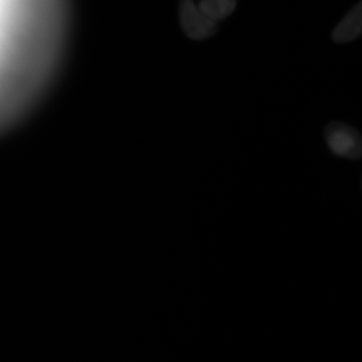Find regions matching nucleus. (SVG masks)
Segmentation results:
<instances>
[{"mask_svg": "<svg viewBox=\"0 0 362 362\" xmlns=\"http://www.w3.org/2000/svg\"><path fill=\"white\" fill-rule=\"evenodd\" d=\"M325 139L334 155L357 160L362 156V138L352 127L333 122L325 129Z\"/></svg>", "mask_w": 362, "mask_h": 362, "instance_id": "f257e3e1", "label": "nucleus"}, {"mask_svg": "<svg viewBox=\"0 0 362 362\" xmlns=\"http://www.w3.org/2000/svg\"><path fill=\"white\" fill-rule=\"evenodd\" d=\"M180 21L185 35L194 40L210 37L217 30V23L204 15L193 0H181Z\"/></svg>", "mask_w": 362, "mask_h": 362, "instance_id": "f03ea898", "label": "nucleus"}, {"mask_svg": "<svg viewBox=\"0 0 362 362\" xmlns=\"http://www.w3.org/2000/svg\"><path fill=\"white\" fill-rule=\"evenodd\" d=\"M362 34V1L348 12L333 30L332 38L337 43H347Z\"/></svg>", "mask_w": 362, "mask_h": 362, "instance_id": "7ed1b4c3", "label": "nucleus"}, {"mask_svg": "<svg viewBox=\"0 0 362 362\" xmlns=\"http://www.w3.org/2000/svg\"><path fill=\"white\" fill-rule=\"evenodd\" d=\"M237 6V0H201L198 7L210 20L216 23L226 19Z\"/></svg>", "mask_w": 362, "mask_h": 362, "instance_id": "20e7f679", "label": "nucleus"}]
</instances>
